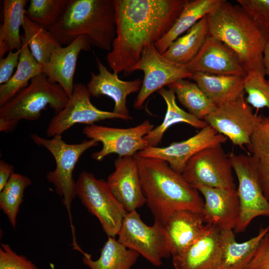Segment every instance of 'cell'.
Returning <instances> with one entry per match:
<instances>
[{"label":"cell","instance_id":"e575fe53","mask_svg":"<svg viewBox=\"0 0 269 269\" xmlns=\"http://www.w3.org/2000/svg\"><path fill=\"white\" fill-rule=\"evenodd\" d=\"M246 102L257 109L267 108L269 112V79L256 72H248L244 79ZM267 118L269 119V114Z\"/></svg>","mask_w":269,"mask_h":269},{"label":"cell","instance_id":"e0dca14e","mask_svg":"<svg viewBox=\"0 0 269 269\" xmlns=\"http://www.w3.org/2000/svg\"><path fill=\"white\" fill-rule=\"evenodd\" d=\"M115 170L107 182L113 193L128 212L136 210L146 203L136 159L134 156H119Z\"/></svg>","mask_w":269,"mask_h":269},{"label":"cell","instance_id":"8d00e7d4","mask_svg":"<svg viewBox=\"0 0 269 269\" xmlns=\"http://www.w3.org/2000/svg\"><path fill=\"white\" fill-rule=\"evenodd\" d=\"M237 1L249 15L269 32V0H237Z\"/></svg>","mask_w":269,"mask_h":269},{"label":"cell","instance_id":"7402d4cb","mask_svg":"<svg viewBox=\"0 0 269 269\" xmlns=\"http://www.w3.org/2000/svg\"><path fill=\"white\" fill-rule=\"evenodd\" d=\"M164 226L173 257L196 241L205 231L206 224L201 213L182 209L174 212Z\"/></svg>","mask_w":269,"mask_h":269},{"label":"cell","instance_id":"9a60e30c","mask_svg":"<svg viewBox=\"0 0 269 269\" xmlns=\"http://www.w3.org/2000/svg\"><path fill=\"white\" fill-rule=\"evenodd\" d=\"M227 139L207 125L187 139L172 142L165 147L147 146L136 154L162 160L175 171L182 174L186 163L194 155L206 147L225 143Z\"/></svg>","mask_w":269,"mask_h":269},{"label":"cell","instance_id":"83f0119b","mask_svg":"<svg viewBox=\"0 0 269 269\" xmlns=\"http://www.w3.org/2000/svg\"><path fill=\"white\" fill-rule=\"evenodd\" d=\"M209 35L206 15L174 40L163 55L174 62L186 65L196 56Z\"/></svg>","mask_w":269,"mask_h":269},{"label":"cell","instance_id":"9c48e42d","mask_svg":"<svg viewBox=\"0 0 269 269\" xmlns=\"http://www.w3.org/2000/svg\"><path fill=\"white\" fill-rule=\"evenodd\" d=\"M118 241L134 251L155 267L171 256L164 226L154 221L152 226L145 224L136 210L127 212L117 235Z\"/></svg>","mask_w":269,"mask_h":269},{"label":"cell","instance_id":"cb8c5ba5","mask_svg":"<svg viewBox=\"0 0 269 269\" xmlns=\"http://www.w3.org/2000/svg\"><path fill=\"white\" fill-rule=\"evenodd\" d=\"M269 226L261 227L255 237L243 242H238L233 230H221L222 250L221 266L228 269H247Z\"/></svg>","mask_w":269,"mask_h":269},{"label":"cell","instance_id":"7bdbcfd3","mask_svg":"<svg viewBox=\"0 0 269 269\" xmlns=\"http://www.w3.org/2000/svg\"><path fill=\"white\" fill-rule=\"evenodd\" d=\"M18 123L14 121L0 119V131L11 132L15 129Z\"/></svg>","mask_w":269,"mask_h":269},{"label":"cell","instance_id":"7c38bea8","mask_svg":"<svg viewBox=\"0 0 269 269\" xmlns=\"http://www.w3.org/2000/svg\"><path fill=\"white\" fill-rule=\"evenodd\" d=\"M153 128L148 120H145L137 126L126 129L87 125L83 133L88 138L102 143V148L92 154L93 159L101 161L111 154L131 156L144 149L148 146L144 137Z\"/></svg>","mask_w":269,"mask_h":269},{"label":"cell","instance_id":"b9f144b4","mask_svg":"<svg viewBox=\"0 0 269 269\" xmlns=\"http://www.w3.org/2000/svg\"><path fill=\"white\" fill-rule=\"evenodd\" d=\"M14 166L5 162L0 161V192L6 184L11 175L14 173Z\"/></svg>","mask_w":269,"mask_h":269},{"label":"cell","instance_id":"ee69618b","mask_svg":"<svg viewBox=\"0 0 269 269\" xmlns=\"http://www.w3.org/2000/svg\"><path fill=\"white\" fill-rule=\"evenodd\" d=\"M263 63L266 75L269 77V40L266 43L264 48Z\"/></svg>","mask_w":269,"mask_h":269},{"label":"cell","instance_id":"4fadbf2b","mask_svg":"<svg viewBox=\"0 0 269 269\" xmlns=\"http://www.w3.org/2000/svg\"><path fill=\"white\" fill-rule=\"evenodd\" d=\"M262 117L253 113L242 95L217 107L204 121L234 144L242 148L250 143Z\"/></svg>","mask_w":269,"mask_h":269},{"label":"cell","instance_id":"d6a6232c","mask_svg":"<svg viewBox=\"0 0 269 269\" xmlns=\"http://www.w3.org/2000/svg\"><path fill=\"white\" fill-rule=\"evenodd\" d=\"M31 184L32 181L27 176L14 172L0 192V209L7 216L13 228L16 227L24 190Z\"/></svg>","mask_w":269,"mask_h":269},{"label":"cell","instance_id":"ac0fdd59","mask_svg":"<svg viewBox=\"0 0 269 269\" xmlns=\"http://www.w3.org/2000/svg\"><path fill=\"white\" fill-rule=\"evenodd\" d=\"M203 196L202 214L206 224L220 230H234L240 215V202L237 190L195 187Z\"/></svg>","mask_w":269,"mask_h":269},{"label":"cell","instance_id":"8992f818","mask_svg":"<svg viewBox=\"0 0 269 269\" xmlns=\"http://www.w3.org/2000/svg\"><path fill=\"white\" fill-rule=\"evenodd\" d=\"M69 97L57 83L50 82L44 73L30 81L28 86L18 92L12 99L0 107V119L35 121L41 111L48 106L55 114L66 106Z\"/></svg>","mask_w":269,"mask_h":269},{"label":"cell","instance_id":"bcb514c9","mask_svg":"<svg viewBox=\"0 0 269 269\" xmlns=\"http://www.w3.org/2000/svg\"><path fill=\"white\" fill-rule=\"evenodd\" d=\"M50 267L51 269H55V266L53 264L50 263Z\"/></svg>","mask_w":269,"mask_h":269},{"label":"cell","instance_id":"f35d334b","mask_svg":"<svg viewBox=\"0 0 269 269\" xmlns=\"http://www.w3.org/2000/svg\"><path fill=\"white\" fill-rule=\"evenodd\" d=\"M247 269H269V232L261 240Z\"/></svg>","mask_w":269,"mask_h":269},{"label":"cell","instance_id":"6da1fadb","mask_svg":"<svg viewBox=\"0 0 269 269\" xmlns=\"http://www.w3.org/2000/svg\"><path fill=\"white\" fill-rule=\"evenodd\" d=\"M189 0H113L116 37L106 56L113 72L131 74L143 49L171 28Z\"/></svg>","mask_w":269,"mask_h":269},{"label":"cell","instance_id":"603a6c76","mask_svg":"<svg viewBox=\"0 0 269 269\" xmlns=\"http://www.w3.org/2000/svg\"><path fill=\"white\" fill-rule=\"evenodd\" d=\"M245 77L198 72L192 73L189 79L195 82L218 107L244 95Z\"/></svg>","mask_w":269,"mask_h":269},{"label":"cell","instance_id":"44dd1931","mask_svg":"<svg viewBox=\"0 0 269 269\" xmlns=\"http://www.w3.org/2000/svg\"><path fill=\"white\" fill-rule=\"evenodd\" d=\"M91 44L86 35H81L65 47L60 46L52 52L44 73L53 83L58 84L70 97L78 55L81 51L91 50Z\"/></svg>","mask_w":269,"mask_h":269},{"label":"cell","instance_id":"836d02e7","mask_svg":"<svg viewBox=\"0 0 269 269\" xmlns=\"http://www.w3.org/2000/svg\"><path fill=\"white\" fill-rule=\"evenodd\" d=\"M69 0H30L25 15L48 30L60 19Z\"/></svg>","mask_w":269,"mask_h":269},{"label":"cell","instance_id":"8fae6325","mask_svg":"<svg viewBox=\"0 0 269 269\" xmlns=\"http://www.w3.org/2000/svg\"><path fill=\"white\" fill-rule=\"evenodd\" d=\"M136 70H141L144 73L141 87L134 104V107L138 110L143 108L144 103L153 93L178 80L190 79L192 75L186 65L164 57L154 44L144 47L131 74Z\"/></svg>","mask_w":269,"mask_h":269},{"label":"cell","instance_id":"d590c367","mask_svg":"<svg viewBox=\"0 0 269 269\" xmlns=\"http://www.w3.org/2000/svg\"><path fill=\"white\" fill-rule=\"evenodd\" d=\"M251 155L257 159L269 156V119L263 117L247 145Z\"/></svg>","mask_w":269,"mask_h":269},{"label":"cell","instance_id":"60d3db41","mask_svg":"<svg viewBox=\"0 0 269 269\" xmlns=\"http://www.w3.org/2000/svg\"><path fill=\"white\" fill-rule=\"evenodd\" d=\"M258 173L263 194L269 202V156L258 159Z\"/></svg>","mask_w":269,"mask_h":269},{"label":"cell","instance_id":"4316f807","mask_svg":"<svg viewBox=\"0 0 269 269\" xmlns=\"http://www.w3.org/2000/svg\"><path fill=\"white\" fill-rule=\"evenodd\" d=\"M158 92L166 103V112L161 124L153 128L144 137L148 146H157L164 133L174 124L183 123L200 129L208 125L204 120L198 119L180 108L176 103V96L172 90L163 88L158 90Z\"/></svg>","mask_w":269,"mask_h":269},{"label":"cell","instance_id":"5bb4252c","mask_svg":"<svg viewBox=\"0 0 269 269\" xmlns=\"http://www.w3.org/2000/svg\"><path fill=\"white\" fill-rule=\"evenodd\" d=\"M90 96L87 86L81 83L75 84L65 107L50 120L46 132L47 136L61 135L76 124L91 125L108 119H133L130 115L124 116L98 109L91 103Z\"/></svg>","mask_w":269,"mask_h":269},{"label":"cell","instance_id":"f546056e","mask_svg":"<svg viewBox=\"0 0 269 269\" xmlns=\"http://www.w3.org/2000/svg\"><path fill=\"white\" fill-rule=\"evenodd\" d=\"M139 254L129 249L115 237H108L96 260L91 255L83 256V263L90 269H132Z\"/></svg>","mask_w":269,"mask_h":269},{"label":"cell","instance_id":"74e56055","mask_svg":"<svg viewBox=\"0 0 269 269\" xmlns=\"http://www.w3.org/2000/svg\"><path fill=\"white\" fill-rule=\"evenodd\" d=\"M0 269H38V268L25 256L16 254L9 245L1 243Z\"/></svg>","mask_w":269,"mask_h":269},{"label":"cell","instance_id":"5b68a950","mask_svg":"<svg viewBox=\"0 0 269 269\" xmlns=\"http://www.w3.org/2000/svg\"><path fill=\"white\" fill-rule=\"evenodd\" d=\"M30 137L37 145L47 149L54 157L56 167L46 175L48 181L55 187L56 193L63 198V203L67 209L72 235V247L78 248L75 227L71 215V204L76 193V181L73 174L77 162L83 153L88 149L97 146L99 142L92 139L83 140L76 144H69L65 142L61 135H55L51 138H46L35 134Z\"/></svg>","mask_w":269,"mask_h":269},{"label":"cell","instance_id":"30bf717a","mask_svg":"<svg viewBox=\"0 0 269 269\" xmlns=\"http://www.w3.org/2000/svg\"><path fill=\"white\" fill-rule=\"evenodd\" d=\"M233 167L229 155L217 144L206 147L186 163L182 175L195 188L198 186L235 190Z\"/></svg>","mask_w":269,"mask_h":269},{"label":"cell","instance_id":"277c9868","mask_svg":"<svg viewBox=\"0 0 269 269\" xmlns=\"http://www.w3.org/2000/svg\"><path fill=\"white\" fill-rule=\"evenodd\" d=\"M48 30L61 45L84 35L91 45L109 52L116 37L113 0H69L60 19Z\"/></svg>","mask_w":269,"mask_h":269},{"label":"cell","instance_id":"7a4b0ae2","mask_svg":"<svg viewBox=\"0 0 269 269\" xmlns=\"http://www.w3.org/2000/svg\"><path fill=\"white\" fill-rule=\"evenodd\" d=\"M146 204L154 220L164 225L175 211L202 213L204 201L198 190L165 161L135 154Z\"/></svg>","mask_w":269,"mask_h":269},{"label":"cell","instance_id":"d6986e66","mask_svg":"<svg viewBox=\"0 0 269 269\" xmlns=\"http://www.w3.org/2000/svg\"><path fill=\"white\" fill-rule=\"evenodd\" d=\"M219 229L206 224L200 237L188 248L172 257L174 269H215L221 264L222 250Z\"/></svg>","mask_w":269,"mask_h":269},{"label":"cell","instance_id":"f6af8a7d","mask_svg":"<svg viewBox=\"0 0 269 269\" xmlns=\"http://www.w3.org/2000/svg\"><path fill=\"white\" fill-rule=\"evenodd\" d=\"M215 269H228L225 268L224 267H223L222 266L220 265L218 268H216Z\"/></svg>","mask_w":269,"mask_h":269},{"label":"cell","instance_id":"ab89813d","mask_svg":"<svg viewBox=\"0 0 269 269\" xmlns=\"http://www.w3.org/2000/svg\"><path fill=\"white\" fill-rule=\"evenodd\" d=\"M21 48L15 51H9L5 58H0V84L6 83L13 75L19 61Z\"/></svg>","mask_w":269,"mask_h":269},{"label":"cell","instance_id":"484cf974","mask_svg":"<svg viewBox=\"0 0 269 269\" xmlns=\"http://www.w3.org/2000/svg\"><path fill=\"white\" fill-rule=\"evenodd\" d=\"M27 0L2 1L3 23L0 29V58L9 51H16L22 46L20 27L22 25Z\"/></svg>","mask_w":269,"mask_h":269},{"label":"cell","instance_id":"1f68e13d","mask_svg":"<svg viewBox=\"0 0 269 269\" xmlns=\"http://www.w3.org/2000/svg\"><path fill=\"white\" fill-rule=\"evenodd\" d=\"M22 27L24 31L22 39L28 44L32 55L44 69L53 50L61 45L48 30L30 20L26 15Z\"/></svg>","mask_w":269,"mask_h":269},{"label":"cell","instance_id":"ba28073f","mask_svg":"<svg viewBox=\"0 0 269 269\" xmlns=\"http://www.w3.org/2000/svg\"><path fill=\"white\" fill-rule=\"evenodd\" d=\"M238 181L237 190L240 202V215L233 231L242 233L255 218H269V202L265 197L258 173V159L252 155H229Z\"/></svg>","mask_w":269,"mask_h":269},{"label":"cell","instance_id":"ffe728a7","mask_svg":"<svg viewBox=\"0 0 269 269\" xmlns=\"http://www.w3.org/2000/svg\"><path fill=\"white\" fill-rule=\"evenodd\" d=\"M96 60L99 73L96 74L91 72V79L87 85L91 96L96 98L103 95L110 97L115 103L113 112L130 116L127 97L131 94L139 92L142 80L137 78L129 81L122 80L117 74L111 73L97 57Z\"/></svg>","mask_w":269,"mask_h":269},{"label":"cell","instance_id":"2e32d148","mask_svg":"<svg viewBox=\"0 0 269 269\" xmlns=\"http://www.w3.org/2000/svg\"><path fill=\"white\" fill-rule=\"evenodd\" d=\"M186 67L192 73L199 72L244 77L247 74L235 52L224 42L210 35Z\"/></svg>","mask_w":269,"mask_h":269},{"label":"cell","instance_id":"d4e9b609","mask_svg":"<svg viewBox=\"0 0 269 269\" xmlns=\"http://www.w3.org/2000/svg\"><path fill=\"white\" fill-rule=\"evenodd\" d=\"M223 1L224 0H188L171 28L154 43L157 49L163 54L174 40L201 18L215 10Z\"/></svg>","mask_w":269,"mask_h":269},{"label":"cell","instance_id":"4dcf8cb0","mask_svg":"<svg viewBox=\"0 0 269 269\" xmlns=\"http://www.w3.org/2000/svg\"><path fill=\"white\" fill-rule=\"evenodd\" d=\"M167 87L174 92L188 112L200 120H204L217 108L195 82L181 79Z\"/></svg>","mask_w":269,"mask_h":269},{"label":"cell","instance_id":"3957f363","mask_svg":"<svg viewBox=\"0 0 269 269\" xmlns=\"http://www.w3.org/2000/svg\"><path fill=\"white\" fill-rule=\"evenodd\" d=\"M209 35L224 42L236 54L248 72L266 75L263 51L269 32L259 25L239 4L225 0L207 15Z\"/></svg>","mask_w":269,"mask_h":269},{"label":"cell","instance_id":"f1b7e54d","mask_svg":"<svg viewBox=\"0 0 269 269\" xmlns=\"http://www.w3.org/2000/svg\"><path fill=\"white\" fill-rule=\"evenodd\" d=\"M21 40L22 46L18 65L10 79L0 85V107L28 86L32 79L44 73V68L33 57L28 44L22 38Z\"/></svg>","mask_w":269,"mask_h":269},{"label":"cell","instance_id":"52a82bcc","mask_svg":"<svg viewBox=\"0 0 269 269\" xmlns=\"http://www.w3.org/2000/svg\"><path fill=\"white\" fill-rule=\"evenodd\" d=\"M76 193L87 210L99 220L108 237L115 238L128 212L115 196L107 181L84 170L76 181Z\"/></svg>","mask_w":269,"mask_h":269}]
</instances>
